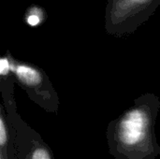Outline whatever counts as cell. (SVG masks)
<instances>
[{
    "mask_svg": "<svg viewBox=\"0 0 160 159\" xmlns=\"http://www.w3.org/2000/svg\"><path fill=\"white\" fill-rule=\"evenodd\" d=\"M14 71L18 79L22 83L28 86H36L41 82V75L39 74V72L31 67H27L24 65L17 66L14 68Z\"/></svg>",
    "mask_w": 160,
    "mask_h": 159,
    "instance_id": "277c9868",
    "label": "cell"
},
{
    "mask_svg": "<svg viewBox=\"0 0 160 159\" xmlns=\"http://www.w3.org/2000/svg\"><path fill=\"white\" fill-rule=\"evenodd\" d=\"M149 2V0H120L117 6V10H128L132 7H137L139 6H142L145 3Z\"/></svg>",
    "mask_w": 160,
    "mask_h": 159,
    "instance_id": "5b68a950",
    "label": "cell"
},
{
    "mask_svg": "<svg viewBox=\"0 0 160 159\" xmlns=\"http://www.w3.org/2000/svg\"><path fill=\"white\" fill-rule=\"evenodd\" d=\"M11 128L18 159H55L51 147L38 132L17 123H14Z\"/></svg>",
    "mask_w": 160,
    "mask_h": 159,
    "instance_id": "7a4b0ae2",
    "label": "cell"
},
{
    "mask_svg": "<svg viewBox=\"0 0 160 159\" xmlns=\"http://www.w3.org/2000/svg\"><path fill=\"white\" fill-rule=\"evenodd\" d=\"M8 70H9L8 60L6 59V58H2L1 61H0V73L2 75H6V74H8Z\"/></svg>",
    "mask_w": 160,
    "mask_h": 159,
    "instance_id": "8992f818",
    "label": "cell"
},
{
    "mask_svg": "<svg viewBox=\"0 0 160 159\" xmlns=\"http://www.w3.org/2000/svg\"><path fill=\"white\" fill-rule=\"evenodd\" d=\"M156 112L148 105H136L111 123L106 137L114 159H157L160 145L155 134Z\"/></svg>",
    "mask_w": 160,
    "mask_h": 159,
    "instance_id": "6da1fadb",
    "label": "cell"
},
{
    "mask_svg": "<svg viewBox=\"0 0 160 159\" xmlns=\"http://www.w3.org/2000/svg\"><path fill=\"white\" fill-rule=\"evenodd\" d=\"M0 159H18L13 131L3 113L0 116Z\"/></svg>",
    "mask_w": 160,
    "mask_h": 159,
    "instance_id": "3957f363",
    "label": "cell"
},
{
    "mask_svg": "<svg viewBox=\"0 0 160 159\" xmlns=\"http://www.w3.org/2000/svg\"><path fill=\"white\" fill-rule=\"evenodd\" d=\"M27 22L31 26H36L40 22V17L38 14H31L27 18Z\"/></svg>",
    "mask_w": 160,
    "mask_h": 159,
    "instance_id": "52a82bcc",
    "label": "cell"
}]
</instances>
